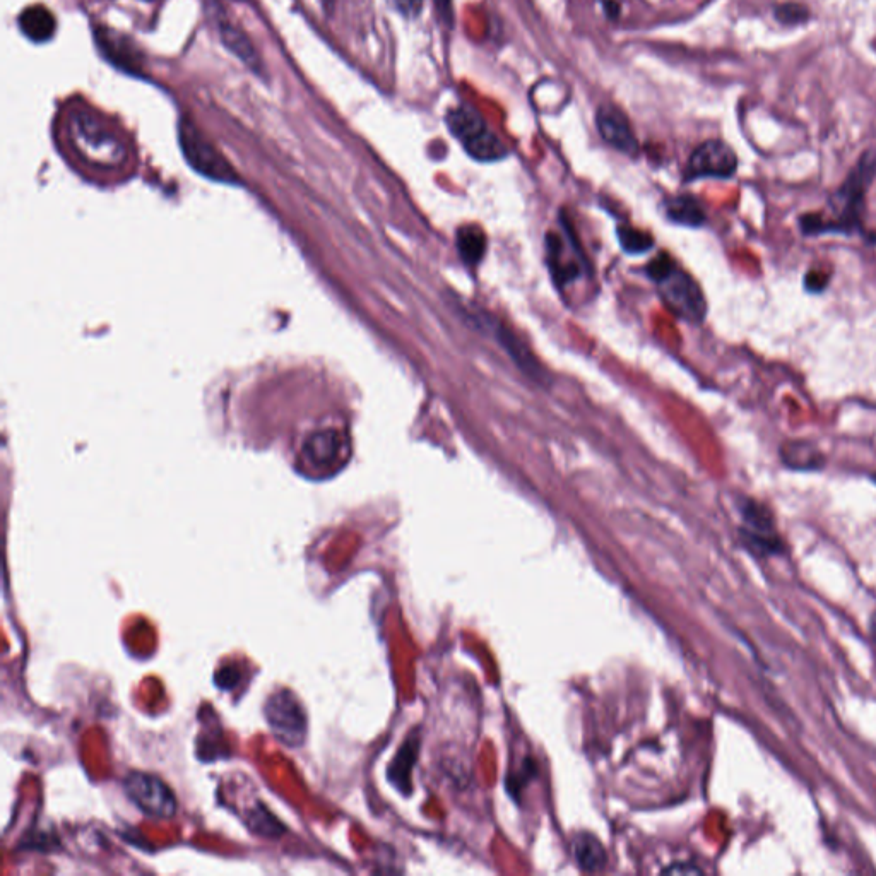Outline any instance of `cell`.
<instances>
[{"instance_id": "6da1fadb", "label": "cell", "mask_w": 876, "mask_h": 876, "mask_svg": "<svg viewBox=\"0 0 876 876\" xmlns=\"http://www.w3.org/2000/svg\"><path fill=\"white\" fill-rule=\"evenodd\" d=\"M67 132L72 148L93 166L113 170L127 160V149L119 134L107 120L88 108H79L69 115Z\"/></svg>"}, {"instance_id": "7a4b0ae2", "label": "cell", "mask_w": 876, "mask_h": 876, "mask_svg": "<svg viewBox=\"0 0 876 876\" xmlns=\"http://www.w3.org/2000/svg\"><path fill=\"white\" fill-rule=\"evenodd\" d=\"M649 274L656 281L664 305L687 322H702L707 312L704 293L697 281L675 266L669 255L656 257L649 264Z\"/></svg>"}, {"instance_id": "3957f363", "label": "cell", "mask_w": 876, "mask_h": 876, "mask_svg": "<svg viewBox=\"0 0 876 876\" xmlns=\"http://www.w3.org/2000/svg\"><path fill=\"white\" fill-rule=\"evenodd\" d=\"M445 124L474 160L498 161L509 154L502 139H498L480 113L469 105L450 108L445 113Z\"/></svg>"}, {"instance_id": "277c9868", "label": "cell", "mask_w": 876, "mask_h": 876, "mask_svg": "<svg viewBox=\"0 0 876 876\" xmlns=\"http://www.w3.org/2000/svg\"><path fill=\"white\" fill-rule=\"evenodd\" d=\"M178 143H180L185 160L189 161V165L197 173H201L211 180H216V182H226V184L237 182V173L225 160V156L214 148V144L202 134L196 122L190 120L189 117L180 119Z\"/></svg>"}, {"instance_id": "5b68a950", "label": "cell", "mask_w": 876, "mask_h": 876, "mask_svg": "<svg viewBox=\"0 0 876 876\" xmlns=\"http://www.w3.org/2000/svg\"><path fill=\"white\" fill-rule=\"evenodd\" d=\"M876 177V149L866 151L854 166L846 182L834 196V204L839 211V231H851L861 223L865 206L866 190Z\"/></svg>"}, {"instance_id": "8992f818", "label": "cell", "mask_w": 876, "mask_h": 876, "mask_svg": "<svg viewBox=\"0 0 876 876\" xmlns=\"http://www.w3.org/2000/svg\"><path fill=\"white\" fill-rule=\"evenodd\" d=\"M127 798L148 817L170 818L177 811V798L160 777L146 772H132L125 777Z\"/></svg>"}, {"instance_id": "52a82bcc", "label": "cell", "mask_w": 876, "mask_h": 876, "mask_svg": "<svg viewBox=\"0 0 876 876\" xmlns=\"http://www.w3.org/2000/svg\"><path fill=\"white\" fill-rule=\"evenodd\" d=\"M738 168V156L729 144L711 139L700 144L688 160L685 177L695 178H728L734 175Z\"/></svg>"}, {"instance_id": "ba28073f", "label": "cell", "mask_w": 876, "mask_h": 876, "mask_svg": "<svg viewBox=\"0 0 876 876\" xmlns=\"http://www.w3.org/2000/svg\"><path fill=\"white\" fill-rule=\"evenodd\" d=\"M95 43L100 54L117 67L119 71L131 76L141 77L144 72V55L129 36L120 31L98 26L95 28Z\"/></svg>"}, {"instance_id": "9c48e42d", "label": "cell", "mask_w": 876, "mask_h": 876, "mask_svg": "<svg viewBox=\"0 0 876 876\" xmlns=\"http://www.w3.org/2000/svg\"><path fill=\"white\" fill-rule=\"evenodd\" d=\"M267 721L271 724L274 733L281 741L288 745H300L305 736V716L302 707L296 702L290 693H279L271 697L266 707Z\"/></svg>"}, {"instance_id": "30bf717a", "label": "cell", "mask_w": 876, "mask_h": 876, "mask_svg": "<svg viewBox=\"0 0 876 876\" xmlns=\"http://www.w3.org/2000/svg\"><path fill=\"white\" fill-rule=\"evenodd\" d=\"M596 125L601 137L613 148L630 156L639 153V141L635 137L630 120L625 112L613 103H604L598 108Z\"/></svg>"}, {"instance_id": "8fae6325", "label": "cell", "mask_w": 876, "mask_h": 876, "mask_svg": "<svg viewBox=\"0 0 876 876\" xmlns=\"http://www.w3.org/2000/svg\"><path fill=\"white\" fill-rule=\"evenodd\" d=\"M214 24L218 30L219 40L223 43V47L235 55L243 66L249 67L250 71L255 72L257 76H261L264 72V64H262L261 55L254 47V43L250 42L249 35L245 31L240 30L237 24L231 23L230 19L223 16V12L213 14Z\"/></svg>"}, {"instance_id": "7c38bea8", "label": "cell", "mask_w": 876, "mask_h": 876, "mask_svg": "<svg viewBox=\"0 0 876 876\" xmlns=\"http://www.w3.org/2000/svg\"><path fill=\"white\" fill-rule=\"evenodd\" d=\"M344 450H348V442L344 440L343 435L334 430H327L308 438L307 444L303 447V459L310 468L317 471H327V469L331 471L343 459Z\"/></svg>"}, {"instance_id": "4fadbf2b", "label": "cell", "mask_w": 876, "mask_h": 876, "mask_svg": "<svg viewBox=\"0 0 876 876\" xmlns=\"http://www.w3.org/2000/svg\"><path fill=\"white\" fill-rule=\"evenodd\" d=\"M19 30L35 43L50 42L57 30V21L48 7L42 4L26 7L18 18Z\"/></svg>"}, {"instance_id": "5bb4252c", "label": "cell", "mask_w": 876, "mask_h": 876, "mask_svg": "<svg viewBox=\"0 0 876 876\" xmlns=\"http://www.w3.org/2000/svg\"><path fill=\"white\" fill-rule=\"evenodd\" d=\"M572 854L575 863L586 873H596L603 870L608 861L603 844L592 834H577L572 841Z\"/></svg>"}, {"instance_id": "9a60e30c", "label": "cell", "mask_w": 876, "mask_h": 876, "mask_svg": "<svg viewBox=\"0 0 876 876\" xmlns=\"http://www.w3.org/2000/svg\"><path fill=\"white\" fill-rule=\"evenodd\" d=\"M741 517L745 521L746 533L760 534V536H777L774 519L765 505L758 504L755 500H743L740 505Z\"/></svg>"}, {"instance_id": "2e32d148", "label": "cell", "mask_w": 876, "mask_h": 876, "mask_svg": "<svg viewBox=\"0 0 876 876\" xmlns=\"http://www.w3.org/2000/svg\"><path fill=\"white\" fill-rule=\"evenodd\" d=\"M457 249L462 261L476 266L483 259L486 250V237L480 226L466 225L457 231Z\"/></svg>"}, {"instance_id": "e0dca14e", "label": "cell", "mask_w": 876, "mask_h": 876, "mask_svg": "<svg viewBox=\"0 0 876 876\" xmlns=\"http://www.w3.org/2000/svg\"><path fill=\"white\" fill-rule=\"evenodd\" d=\"M666 211H668L669 219H673L675 223H680V225L699 226L704 223V209L700 206L699 201H695L693 197H676L673 201L668 202Z\"/></svg>"}, {"instance_id": "ac0fdd59", "label": "cell", "mask_w": 876, "mask_h": 876, "mask_svg": "<svg viewBox=\"0 0 876 876\" xmlns=\"http://www.w3.org/2000/svg\"><path fill=\"white\" fill-rule=\"evenodd\" d=\"M782 459L794 469H817L822 466L823 462V457L818 454L815 447H811L810 444H801V442L784 445Z\"/></svg>"}, {"instance_id": "d6986e66", "label": "cell", "mask_w": 876, "mask_h": 876, "mask_svg": "<svg viewBox=\"0 0 876 876\" xmlns=\"http://www.w3.org/2000/svg\"><path fill=\"white\" fill-rule=\"evenodd\" d=\"M418 745H420V741L416 740V738H409L404 743L403 748H401V752L397 755L396 760L392 762L389 776H391L392 782L401 791H404V784H409V772H411V767L415 764Z\"/></svg>"}, {"instance_id": "ffe728a7", "label": "cell", "mask_w": 876, "mask_h": 876, "mask_svg": "<svg viewBox=\"0 0 876 876\" xmlns=\"http://www.w3.org/2000/svg\"><path fill=\"white\" fill-rule=\"evenodd\" d=\"M618 237H620L623 249L630 254H642L652 247V237H649L644 231L634 230L628 226H623L618 230Z\"/></svg>"}, {"instance_id": "44dd1931", "label": "cell", "mask_w": 876, "mask_h": 876, "mask_svg": "<svg viewBox=\"0 0 876 876\" xmlns=\"http://www.w3.org/2000/svg\"><path fill=\"white\" fill-rule=\"evenodd\" d=\"M776 18L784 24H801L810 18V12L800 4H782L776 7Z\"/></svg>"}, {"instance_id": "7402d4cb", "label": "cell", "mask_w": 876, "mask_h": 876, "mask_svg": "<svg viewBox=\"0 0 876 876\" xmlns=\"http://www.w3.org/2000/svg\"><path fill=\"white\" fill-rule=\"evenodd\" d=\"M391 2L394 9L401 12L406 18H416V16H420L425 0H391Z\"/></svg>"}, {"instance_id": "603a6c76", "label": "cell", "mask_w": 876, "mask_h": 876, "mask_svg": "<svg viewBox=\"0 0 876 876\" xmlns=\"http://www.w3.org/2000/svg\"><path fill=\"white\" fill-rule=\"evenodd\" d=\"M433 4L437 7L438 14L445 24L452 26L454 23V9H452V0H433Z\"/></svg>"}, {"instance_id": "cb8c5ba5", "label": "cell", "mask_w": 876, "mask_h": 876, "mask_svg": "<svg viewBox=\"0 0 876 876\" xmlns=\"http://www.w3.org/2000/svg\"><path fill=\"white\" fill-rule=\"evenodd\" d=\"M825 283H827V281H825V278H823V276H820V274H818L817 276V274L811 273L806 276V288H808V290H823V286H825Z\"/></svg>"}, {"instance_id": "d4e9b609", "label": "cell", "mask_w": 876, "mask_h": 876, "mask_svg": "<svg viewBox=\"0 0 876 876\" xmlns=\"http://www.w3.org/2000/svg\"><path fill=\"white\" fill-rule=\"evenodd\" d=\"M320 4L324 7L327 16H331L332 12H334V6H336V0H320Z\"/></svg>"}, {"instance_id": "484cf974", "label": "cell", "mask_w": 876, "mask_h": 876, "mask_svg": "<svg viewBox=\"0 0 876 876\" xmlns=\"http://www.w3.org/2000/svg\"><path fill=\"white\" fill-rule=\"evenodd\" d=\"M666 873H702L699 868H687V870H683V868H669L666 870Z\"/></svg>"}, {"instance_id": "4316f807", "label": "cell", "mask_w": 876, "mask_h": 876, "mask_svg": "<svg viewBox=\"0 0 876 876\" xmlns=\"http://www.w3.org/2000/svg\"><path fill=\"white\" fill-rule=\"evenodd\" d=\"M870 630L871 635H873V639H875L876 642V611L873 613V616H871Z\"/></svg>"}, {"instance_id": "83f0119b", "label": "cell", "mask_w": 876, "mask_h": 876, "mask_svg": "<svg viewBox=\"0 0 876 876\" xmlns=\"http://www.w3.org/2000/svg\"><path fill=\"white\" fill-rule=\"evenodd\" d=\"M233 2H245V0H233Z\"/></svg>"}, {"instance_id": "f1b7e54d", "label": "cell", "mask_w": 876, "mask_h": 876, "mask_svg": "<svg viewBox=\"0 0 876 876\" xmlns=\"http://www.w3.org/2000/svg\"><path fill=\"white\" fill-rule=\"evenodd\" d=\"M873 481H875V483H876V474H875V476H873Z\"/></svg>"}, {"instance_id": "f546056e", "label": "cell", "mask_w": 876, "mask_h": 876, "mask_svg": "<svg viewBox=\"0 0 876 876\" xmlns=\"http://www.w3.org/2000/svg\"><path fill=\"white\" fill-rule=\"evenodd\" d=\"M144 2H153V0H144Z\"/></svg>"}]
</instances>
